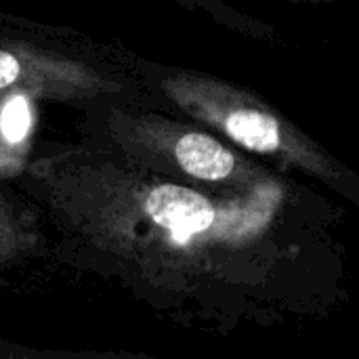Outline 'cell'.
Listing matches in <instances>:
<instances>
[{
  "label": "cell",
  "mask_w": 359,
  "mask_h": 359,
  "mask_svg": "<svg viewBox=\"0 0 359 359\" xmlns=\"http://www.w3.org/2000/svg\"><path fill=\"white\" fill-rule=\"evenodd\" d=\"M297 2H332V0H297Z\"/></svg>",
  "instance_id": "52a82bcc"
},
{
  "label": "cell",
  "mask_w": 359,
  "mask_h": 359,
  "mask_svg": "<svg viewBox=\"0 0 359 359\" xmlns=\"http://www.w3.org/2000/svg\"><path fill=\"white\" fill-rule=\"evenodd\" d=\"M147 103L185 118L242 154L282 172L303 175L359 206V177L257 93L217 76L135 59L128 67Z\"/></svg>",
  "instance_id": "7a4b0ae2"
},
{
  "label": "cell",
  "mask_w": 359,
  "mask_h": 359,
  "mask_svg": "<svg viewBox=\"0 0 359 359\" xmlns=\"http://www.w3.org/2000/svg\"><path fill=\"white\" fill-rule=\"evenodd\" d=\"M0 359H162L151 358L145 353H128V351H76V349H53V347H36L29 343L13 341L8 337H0Z\"/></svg>",
  "instance_id": "8992f818"
},
{
  "label": "cell",
  "mask_w": 359,
  "mask_h": 359,
  "mask_svg": "<svg viewBox=\"0 0 359 359\" xmlns=\"http://www.w3.org/2000/svg\"><path fill=\"white\" fill-rule=\"evenodd\" d=\"M19 187L63 267L179 328L278 330L349 303L343 212L294 175L219 194L76 143L27 162Z\"/></svg>",
  "instance_id": "6da1fadb"
},
{
  "label": "cell",
  "mask_w": 359,
  "mask_h": 359,
  "mask_svg": "<svg viewBox=\"0 0 359 359\" xmlns=\"http://www.w3.org/2000/svg\"><path fill=\"white\" fill-rule=\"evenodd\" d=\"M8 97L80 109L105 99L147 101L128 67H116L90 50L0 32V101Z\"/></svg>",
  "instance_id": "277c9868"
},
{
  "label": "cell",
  "mask_w": 359,
  "mask_h": 359,
  "mask_svg": "<svg viewBox=\"0 0 359 359\" xmlns=\"http://www.w3.org/2000/svg\"><path fill=\"white\" fill-rule=\"evenodd\" d=\"M80 133L82 145L130 168L208 191L244 194L284 175L147 101H95L82 107Z\"/></svg>",
  "instance_id": "3957f363"
},
{
  "label": "cell",
  "mask_w": 359,
  "mask_h": 359,
  "mask_svg": "<svg viewBox=\"0 0 359 359\" xmlns=\"http://www.w3.org/2000/svg\"><path fill=\"white\" fill-rule=\"evenodd\" d=\"M50 255V240L38 208L0 185V286L13 271Z\"/></svg>",
  "instance_id": "5b68a950"
}]
</instances>
